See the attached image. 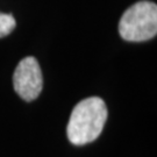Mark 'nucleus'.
Returning <instances> with one entry per match:
<instances>
[{"label":"nucleus","mask_w":157,"mask_h":157,"mask_svg":"<svg viewBox=\"0 0 157 157\" xmlns=\"http://www.w3.org/2000/svg\"><path fill=\"white\" fill-rule=\"evenodd\" d=\"M105 101L90 97L73 107L67 127L69 141L75 146H84L99 137L107 120Z\"/></svg>","instance_id":"f257e3e1"},{"label":"nucleus","mask_w":157,"mask_h":157,"mask_svg":"<svg viewBox=\"0 0 157 157\" xmlns=\"http://www.w3.org/2000/svg\"><path fill=\"white\" fill-rule=\"evenodd\" d=\"M120 36L129 42H142L156 36L157 6L151 1H139L122 14L119 22Z\"/></svg>","instance_id":"f03ea898"},{"label":"nucleus","mask_w":157,"mask_h":157,"mask_svg":"<svg viewBox=\"0 0 157 157\" xmlns=\"http://www.w3.org/2000/svg\"><path fill=\"white\" fill-rule=\"evenodd\" d=\"M13 85L23 100L33 101L39 97L43 87V77L35 57L28 56L19 62L13 75Z\"/></svg>","instance_id":"7ed1b4c3"},{"label":"nucleus","mask_w":157,"mask_h":157,"mask_svg":"<svg viewBox=\"0 0 157 157\" xmlns=\"http://www.w3.org/2000/svg\"><path fill=\"white\" fill-rule=\"evenodd\" d=\"M17 26L15 19L12 14L0 13V37H5L11 34Z\"/></svg>","instance_id":"20e7f679"}]
</instances>
